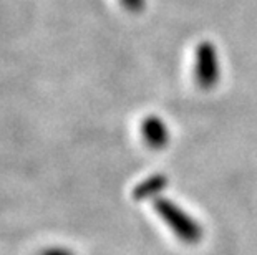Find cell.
Instances as JSON below:
<instances>
[{
	"instance_id": "obj_1",
	"label": "cell",
	"mask_w": 257,
	"mask_h": 255,
	"mask_svg": "<svg viewBox=\"0 0 257 255\" xmlns=\"http://www.w3.org/2000/svg\"><path fill=\"white\" fill-rule=\"evenodd\" d=\"M155 209L160 217L165 220L169 230L179 240L186 243H198L202 237V227L198 220H194L188 212L173 202V200L158 197L155 200Z\"/></svg>"
},
{
	"instance_id": "obj_2",
	"label": "cell",
	"mask_w": 257,
	"mask_h": 255,
	"mask_svg": "<svg viewBox=\"0 0 257 255\" xmlns=\"http://www.w3.org/2000/svg\"><path fill=\"white\" fill-rule=\"evenodd\" d=\"M219 78L216 52L211 43H202L196 53V80L201 88H212Z\"/></svg>"
},
{
	"instance_id": "obj_3",
	"label": "cell",
	"mask_w": 257,
	"mask_h": 255,
	"mask_svg": "<svg viewBox=\"0 0 257 255\" xmlns=\"http://www.w3.org/2000/svg\"><path fill=\"white\" fill-rule=\"evenodd\" d=\"M141 134H143L145 143L153 149L165 148L169 141V131L163 119L156 116H148L141 123Z\"/></svg>"
},
{
	"instance_id": "obj_4",
	"label": "cell",
	"mask_w": 257,
	"mask_h": 255,
	"mask_svg": "<svg viewBox=\"0 0 257 255\" xmlns=\"http://www.w3.org/2000/svg\"><path fill=\"white\" fill-rule=\"evenodd\" d=\"M168 186V179L163 174H155L151 177L145 179L143 182H140L136 186L133 196L135 199H148V197H155L158 196L163 189Z\"/></svg>"
},
{
	"instance_id": "obj_5",
	"label": "cell",
	"mask_w": 257,
	"mask_h": 255,
	"mask_svg": "<svg viewBox=\"0 0 257 255\" xmlns=\"http://www.w3.org/2000/svg\"><path fill=\"white\" fill-rule=\"evenodd\" d=\"M121 2L124 7L128 10H133V12H138V10L143 9V5H145V0H121Z\"/></svg>"
},
{
	"instance_id": "obj_6",
	"label": "cell",
	"mask_w": 257,
	"mask_h": 255,
	"mask_svg": "<svg viewBox=\"0 0 257 255\" xmlns=\"http://www.w3.org/2000/svg\"><path fill=\"white\" fill-rule=\"evenodd\" d=\"M42 255H73L68 248H63V247H53V248H47L43 250Z\"/></svg>"
}]
</instances>
